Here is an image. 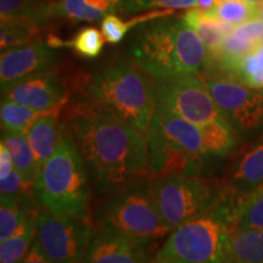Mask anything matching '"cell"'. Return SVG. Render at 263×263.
Segmentation results:
<instances>
[{"instance_id": "1", "label": "cell", "mask_w": 263, "mask_h": 263, "mask_svg": "<svg viewBox=\"0 0 263 263\" xmlns=\"http://www.w3.org/2000/svg\"><path fill=\"white\" fill-rule=\"evenodd\" d=\"M62 126L100 193L112 194L150 174L146 134L110 111L91 101L74 104Z\"/></svg>"}, {"instance_id": "2", "label": "cell", "mask_w": 263, "mask_h": 263, "mask_svg": "<svg viewBox=\"0 0 263 263\" xmlns=\"http://www.w3.org/2000/svg\"><path fill=\"white\" fill-rule=\"evenodd\" d=\"M134 64L154 80L196 74L205 64L207 49L183 17L164 16L140 25L130 39Z\"/></svg>"}, {"instance_id": "3", "label": "cell", "mask_w": 263, "mask_h": 263, "mask_svg": "<svg viewBox=\"0 0 263 263\" xmlns=\"http://www.w3.org/2000/svg\"><path fill=\"white\" fill-rule=\"evenodd\" d=\"M241 203L242 197L232 194L211 211L172 229L151 263H229V239Z\"/></svg>"}, {"instance_id": "4", "label": "cell", "mask_w": 263, "mask_h": 263, "mask_svg": "<svg viewBox=\"0 0 263 263\" xmlns=\"http://www.w3.org/2000/svg\"><path fill=\"white\" fill-rule=\"evenodd\" d=\"M85 93L91 103L147 133L157 104L156 81L137 64L117 60L104 66L89 78Z\"/></svg>"}, {"instance_id": "5", "label": "cell", "mask_w": 263, "mask_h": 263, "mask_svg": "<svg viewBox=\"0 0 263 263\" xmlns=\"http://www.w3.org/2000/svg\"><path fill=\"white\" fill-rule=\"evenodd\" d=\"M34 192L35 199L49 211L87 218L90 199L88 173L64 126L57 151L37 170Z\"/></svg>"}, {"instance_id": "6", "label": "cell", "mask_w": 263, "mask_h": 263, "mask_svg": "<svg viewBox=\"0 0 263 263\" xmlns=\"http://www.w3.org/2000/svg\"><path fill=\"white\" fill-rule=\"evenodd\" d=\"M94 222L100 229L143 239H160L170 234L163 224L151 180L143 178L112 193L98 207Z\"/></svg>"}, {"instance_id": "7", "label": "cell", "mask_w": 263, "mask_h": 263, "mask_svg": "<svg viewBox=\"0 0 263 263\" xmlns=\"http://www.w3.org/2000/svg\"><path fill=\"white\" fill-rule=\"evenodd\" d=\"M154 197L163 224L170 232L205 215L232 195L224 180L199 176H167L151 180Z\"/></svg>"}, {"instance_id": "8", "label": "cell", "mask_w": 263, "mask_h": 263, "mask_svg": "<svg viewBox=\"0 0 263 263\" xmlns=\"http://www.w3.org/2000/svg\"><path fill=\"white\" fill-rule=\"evenodd\" d=\"M95 233L85 218L45 210L37 215L34 241L52 263H84Z\"/></svg>"}, {"instance_id": "9", "label": "cell", "mask_w": 263, "mask_h": 263, "mask_svg": "<svg viewBox=\"0 0 263 263\" xmlns=\"http://www.w3.org/2000/svg\"><path fill=\"white\" fill-rule=\"evenodd\" d=\"M156 90L157 103L197 126L228 122L210 93L205 81L196 74H183L157 80Z\"/></svg>"}, {"instance_id": "10", "label": "cell", "mask_w": 263, "mask_h": 263, "mask_svg": "<svg viewBox=\"0 0 263 263\" xmlns=\"http://www.w3.org/2000/svg\"><path fill=\"white\" fill-rule=\"evenodd\" d=\"M203 81L240 140L263 136V90L226 78Z\"/></svg>"}, {"instance_id": "11", "label": "cell", "mask_w": 263, "mask_h": 263, "mask_svg": "<svg viewBox=\"0 0 263 263\" xmlns=\"http://www.w3.org/2000/svg\"><path fill=\"white\" fill-rule=\"evenodd\" d=\"M149 167L153 178L167 176H199L207 170L210 157L189 153L163 136L155 126L150 124L146 133Z\"/></svg>"}, {"instance_id": "12", "label": "cell", "mask_w": 263, "mask_h": 263, "mask_svg": "<svg viewBox=\"0 0 263 263\" xmlns=\"http://www.w3.org/2000/svg\"><path fill=\"white\" fill-rule=\"evenodd\" d=\"M59 54L47 42H32L2 51L0 83L2 88L33 76L50 73L58 64Z\"/></svg>"}, {"instance_id": "13", "label": "cell", "mask_w": 263, "mask_h": 263, "mask_svg": "<svg viewBox=\"0 0 263 263\" xmlns=\"http://www.w3.org/2000/svg\"><path fill=\"white\" fill-rule=\"evenodd\" d=\"M153 239L100 229L91 239L84 263H151Z\"/></svg>"}, {"instance_id": "14", "label": "cell", "mask_w": 263, "mask_h": 263, "mask_svg": "<svg viewBox=\"0 0 263 263\" xmlns=\"http://www.w3.org/2000/svg\"><path fill=\"white\" fill-rule=\"evenodd\" d=\"M4 100H12L39 112H58L68 99V90L60 78L51 73L33 76L2 88Z\"/></svg>"}, {"instance_id": "15", "label": "cell", "mask_w": 263, "mask_h": 263, "mask_svg": "<svg viewBox=\"0 0 263 263\" xmlns=\"http://www.w3.org/2000/svg\"><path fill=\"white\" fill-rule=\"evenodd\" d=\"M150 124L155 126L164 137L168 138L177 145L182 146L183 149L188 150L189 153L210 157L206 155L205 149H203L200 126L178 116L162 104H156Z\"/></svg>"}, {"instance_id": "16", "label": "cell", "mask_w": 263, "mask_h": 263, "mask_svg": "<svg viewBox=\"0 0 263 263\" xmlns=\"http://www.w3.org/2000/svg\"><path fill=\"white\" fill-rule=\"evenodd\" d=\"M224 182L235 195L245 197L263 185V136L238 156Z\"/></svg>"}, {"instance_id": "17", "label": "cell", "mask_w": 263, "mask_h": 263, "mask_svg": "<svg viewBox=\"0 0 263 263\" xmlns=\"http://www.w3.org/2000/svg\"><path fill=\"white\" fill-rule=\"evenodd\" d=\"M58 112L43 114L26 132L38 168L50 159L60 143L62 124L59 123Z\"/></svg>"}, {"instance_id": "18", "label": "cell", "mask_w": 263, "mask_h": 263, "mask_svg": "<svg viewBox=\"0 0 263 263\" xmlns=\"http://www.w3.org/2000/svg\"><path fill=\"white\" fill-rule=\"evenodd\" d=\"M184 21L192 27L207 49V55L213 54L221 47L227 35L234 32L236 26L222 21L207 11L190 9L183 16Z\"/></svg>"}, {"instance_id": "19", "label": "cell", "mask_w": 263, "mask_h": 263, "mask_svg": "<svg viewBox=\"0 0 263 263\" xmlns=\"http://www.w3.org/2000/svg\"><path fill=\"white\" fill-rule=\"evenodd\" d=\"M34 195H2L0 199V240L15 235L35 212Z\"/></svg>"}, {"instance_id": "20", "label": "cell", "mask_w": 263, "mask_h": 263, "mask_svg": "<svg viewBox=\"0 0 263 263\" xmlns=\"http://www.w3.org/2000/svg\"><path fill=\"white\" fill-rule=\"evenodd\" d=\"M122 0H59L54 4V17L93 22L117 11Z\"/></svg>"}, {"instance_id": "21", "label": "cell", "mask_w": 263, "mask_h": 263, "mask_svg": "<svg viewBox=\"0 0 263 263\" xmlns=\"http://www.w3.org/2000/svg\"><path fill=\"white\" fill-rule=\"evenodd\" d=\"M229 263H263V228L235 229L228 245Z\"/></svg>"}, {"instance_id": "22", "label": "cell", "mask_w": 263, "mask_h": 263, "mask_svg": "<svg viewBox=\"0 0 263 263\" xmlns=\"http://www.w3.org/2000/svg\"><path fill=\"white\" fill-rule=\"evenodd\" d=\"M2 144H4L9 151L12 163H14V168L26 180L35 183L38 167L26 133L24 132L3 130Z\"/></svg>"}, {"instance_id": "23", "label": "cell", "mask_w": 263, "mask_h": 263, "mask_svg": "<svg viewBox=\"0 0 263 263\" xmlns=\"http://www.w3.org/2000/svg\"><path fill=\"white\" fill-rule=\"evenodd\" d=\"M203 149L207 156L222 159L230 155L239 144V137L229 122H213L200 126Z\"/></svg>"}, {"instance_id": "24", "label": "cell", "mask_w": 263, "mask_h": 263, "mask_svg": "<svg viewBox=\"0 0 263 263\" xmlns=\"http://www.w3.org/2000/svg\"><path fill=\"white\" fill-rule=\"evenodd\" d=\"M221 70L232 77L230 80L255 89H263V47L258 45L256 50L222 66Z\"/></svg>"}, {"instance_id": "25", "label": "cell", "mask_w": 263, "mask_h": 263, "mask_svg": "<svg viewBox=\"0 0 263 263\" xmlns=\"http://www.w3.org/2000/svg\"><path fill=\"white\" fill-rule=\"evenodd\" d=\"M54 0H0L2 21L29 18L43 24L54 18Z\"/></svg>"}, {"instance_id": "26", "label": "cell", "mask_w": 263, "mask_h": 263, "mask_svg": "<svg viewBox=\"0 0 263 263\" xmlns=\"http://www.w3.org/2000/svg\"><path fill=\"white\" fill-rule=\"evenodd\" d=\"M105 42L106 41H105L103 32L95 27L81 28L70 41H64V39L58 38L57 35H49L47 39V43L52 48H71L78 55L87 59L99 57L103 51Z\"/></svg>"}, {"instance_id": "27", "label": "cell", "mask_w": 263, "mask_h": 263, "mask_svg": "<svg viewBox=\"0 0 263 263\" xmlns=\"http://www.w3.org/2000/svg\"><path fill=\"white\" fill-rule=\"evenodd\" d=\"M37 212L29 216L24 228L0 242V263H22L35 238Z\"/></svg>"}, {"instance_id": "28", "label": "cell", "mask_w": 263, "mask_h": 263, "mask_svg": "<svg viewBox=\"0 0 263 263\" xmlns=\"http://www.w3.org/2000/svg\"><path fill=\"white\" fill-rule=\"evenodd\" d=\"M41 24L29 18H12L2 21L0 26V47L6 49L28 44L41 34Z\"/></svg>"}, {"instance_id": "29", "label": "cell", "mask_w": 263, "mask_h": 263, "mask_svg": "<svg viewBox=\"0 0 263 263\" xmlns=\"http://www.w3.org/2000/svg\"><path fill=\"white\" fill-rule=\"evenodd\" d=\"M173 11L174 10L166 9L153 10V11L147 12V14L130 18L129 21H123L118 16L110 14L103 18V22H101V32H103L105 41L107 43H110V44H117V43L123 41L127 33L129 32V29L136 27V26L145 24V22L151 21V20H156L160 17H164V16L172 15Z\"/></svg>"}, {"instance_id": "30", "label": "cell", "mask_w": 263, "mask_h": 263, "mask_svg": "<svg viewBox=\"0 0 263 263\" xmlns=\"http://www.w3.org/2000/svg\"><path fill=\"white\" fill-rule=\"evenodd\" d=\"M45 112H39L34 108L12 100L2 101L0 118H2L3 130L24 132L26 133L34 121Z\"/></svg>"}, {"instance_id": "31", "label": "cell", "mask_w": 263, "mask_h": 263, "mask_svg": "<svg viewBox=\"0 0 263 263\" xmlns=\"http://www.w3.org/2000/svg\"><path fill=\"white\" fill-rule=\"evenodd\" d=\"M207 12L238 26L256 17V4L248 0H217L213 9Z\"/></svg>"}, {"instance_id": "32", "label": "cell", "mask_w": 263, "mask_h": 263, "mask_svg": "<svg viewBox=\"0 0 263 263\" xmlns=\"http://www.w3.org/2000/svg\"><path fill=\"white\" fill-rule=\"evenodd\" d=\"M263 228V185L242 197L236 229Z\"/></svg>"}, {"instance_id": "33", "label": "cell", "mask_w": 263, "mask_h": 263, "mask_svg": "<svg viewBox=\"0 0 263 263\" xmlns=\"http://www.w3.org/2000/svg\"><path fill=\"white\" fill-rule=\"evenodd\" d=\"M199 0H122L117 12L121 14H137L146 10H180L196 9Z\"/></svg>"}, {"instance_id": "34", "label": "cell", "mask_w": 263, "mask_h": 263, "mask_svg": "<svg viewBox=\"0 0 263 263\" xmlns=\"http://www.w3.org/2000/svg\"><path fill=\"white\" fill-rule=\"evenodd\" d=\"M0 190L2 195H35L34 183L26 180L16 170L0 179Z\"/></svg>"}, {"instance_id": "35", "label": "cell", "mask_w": 263, "mask_h": 263, "mask_svg": "<svg viewBox=\"0 0 263 263\" xmlns=\"http://www.w3.org/2000/svg\"><path fill=\"white\" fill-rule=\"evenodd\" d=\"M233 34L242 39H248V41L258 42L263 35V21L258 17L251 18L250 21L236 26Z\"/></svg>"}, {"instance_id": "36", "label": "cell", "mask_w": 263, "mask_h": 263, "mask_svg": "<svg viewBox=\"0 0 263 263\" xmlns=\"http://www.w3.org/2000/svg\"><path fill=\"white\" fill-rule=\"evenodd\" d=\"M14 170V163L8 149L4 144H0V179L8 177Z\"/></svg>"}, {"instance_id": "37", "label": "cell", "mask_w": 263, "mask_h": 263, "mask_svg": "<svg viewBox=\"0 0 263 263\" xmlns=\"http://www.w3.org/2000/svg\"><path fill=\"white\" fill-rule=\"evenodd\" d=\"M22 263H52L47 256L43 254V251L39 249L37 242L33 241V245L31 250L28 251L27 256H26Z\"/></svg>"}, {"instance_id": "38", "label": "cell", "mask_w": 263, "mask_h": 263, "mask_svg": "<svg viewBox=\"0 0 263 263\" xmlns=\"http://www.w3.org/2000/svg\"><path fill=\"white\" fill-rule=\"evenodd\" d=\"M256 17L261 18L263 21V2L256 4Z\"/></svg>"}, {"instance_id": "39", "label": "cell", "mask_w": 263, "mask_h": 263, "mask_svg": "<svg viewBox=\"0 0 263 263\" xmlns=\"http://www.w3.org/2000/svg\"><path fill=\"white\" fill-rule=\"evenodd\" d=\"M248 2H250V3H254V4H258V3L263 2V0H248Z\"/></svg>"}, {"instance_id": "40", "label": "cell", "mask_w": 263, "mask_h": 263, "mask_svg": "<svg viewBox=\"0 0 263 263\" xmlns=\"http://www.w3.org/2000/svg\"><path fill=\"white\" fill-rule=\"evenodd\" d=\"M258 43H259V45H262V47H263V35L261 37V39L258 41Z\"/></svg>"}]
</instances>
